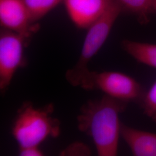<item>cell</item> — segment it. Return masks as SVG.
Masks as SVG:
<instances>
[{
    "label": "cell",
    "mask_w": 156,
    "mask_h": 156,
    "mask_svg": "<svg viewBox=\"0 0 156 156\" xmlns=\"http://www.w3.org/2000/svg\"><path fill=\"white\" fill-rule=\"evenodd\" d=\"M53 111V104L42 108H35L30 102L23 105L12 127V134L19 147L39 146L48 138L60 135V122L52 117Z\"/></svg>",
    "instance_id": "7a4b0ae2"
},
{
    "label": "cell",
    "mask_w": 156,
    "mask_h": 156,
    "mask_svg": "<svg viewBox=\"0 0 156 156\" xmlns=\"http://www.w3.org/2000/svg\"><path fill=\"white\" fill-rule=\"evenodd\" d=\"M33 22L37 23L63 0H23Z\"/></svg>",
    "instance_id": "8fae6325"
},
{
    "label": "cell",
    "mask_w": 156,
    "mask_h": 156,
    "mask_svg": "<svg viewBox=\"0 0 156 156\" xmlns=\"http://www.w3.org/2000/svg\"><path fill=\"white\" fill-rule=\"evenodd\" d=\"M120 6L122 12L134 15L142 24L150 21V15L153 14L152 0H113Z\"/></svg>",
    "instance_id": "30bf717a"
},
{
    "label": "cell",
    "mask_w": 156,
    "mask_h": 156,
    "mask_svg": "<svg viewBox=\"0 0 156 156\" xmlns=\"http://www.w3.org/2000/svg\"><path fill=\"white\" fill-rule=\"evenodd\" d=\"M122 13L120 6L113 0H111L105 11L87 28L78 62L66 73V79L70 84L80 86L90 71L89 63L105 42L117 17Z\"/></svg>",
    "instance_id": "3957f363"
},
{
    "label": "cell",
    "mask_w": 156,
    "mask_h": 156,
    "mask_svg": "<svg viewBox=\"0 0 156 156\" xmlns=\"http://www.w3.org/2000/svg\"><path fill=\"white\" fill-rule=\"evenodd\" d=\"M138 104L145 115L156 123V81L145 91Z\"/></svg>",
    "instance_id": "7c38bea8"
},
{
    "label": "cell",
    "mask_w": 156,
    "mask_h": 156,
    "mask_svg": "<svg viewBox=\"0 0 156 156\" xmlns=\"http://www.w3.org/2000/svg\"><path fill=\"white\" fill-rule=\"evenodd\" d=\"M67 13L73 24L87 29L105 11L111 0H63Z\"/></svg>",
    "instance_id": "52a82bcc"
},
{
    "label": "cell",
    "mask_w": 156,
    "mask_h": 156,
    "mask_svg": "<svg viewBox=\"0 0 156 156\" xmlns=\"http://www.w3.org/2000/svg\"><path fill=\"white\" fill-rule=\"evenodd\" d=\"M0 24L1 28L31 38L39 28L23 0H0Z\"/></svg>",
    "instance_id": "8992f818"
},
{
    "label": "cell",
    "mask_w": 156,
    "mask_h": 156,
    "mask_svg": "<svg viewBox=\"0 0 156 156\" xmlns=\"http://www.w3.org/2000/svg\"><path fill=\"white\" fill-rule=\"evenodd\" d=\"M121 136L135 156H156V134L122 123Z\"/></svg>",
    "instance_id": "ba28073f"
},
{
    "label": "cell",
    "mask_w": 156,
    "mask_h": 156,
    "mask_svg": "<svg viewBox=\"0 0 156 156\" xmlns=\"http://www.w3.org/2000/svg\"><path fill=\"white\" fill-rule=\"evenodd\" d=\"M31 38L5 28L0 31V90L8 88L17 71L26 65L24 48Z\"/></svg>",
    "instance_id": "5b68a950"
},
{
    "label": "cell",
    "mask_w": 156,
    "mask_h": 156,
    "mask_svg": "<svg viewBox=\"0 0 156 156\" xmlns=\"http://www.w3.org/2000/svg\"><path fill=\"white\" fill-rule=\"evenodd\" d=\"M80 87L86 90H100L105 95L127 103L138 104L145 91L134 78L116 71H90Z\"/></svg>",
    "instance_id": "277c9868"
},
{
    "label": "cell",
    "mask_w": 156,
    "mask_h": 156,
    "mask_svg": "<svg viewBox=\"0 0 156 156\" xmlns=\"http://www.w3.org/2000/svg\"><path fill=\"white\" fill-rule=\"evenodd\" d=\"M122 47L136 62L156 68V44L124 39Z\"/></svg>",
    "instance_id": "9c48e42d"
},
{
    "label": "cell",
    "mask_w": 156,
    "mask_h": 156,
    "mask_svg": "<svg viewBox=\"0 0 156 156\" xmlns=\"http://www.w3.org/2000/svg\"><path fill=\"white\" fill-rule=\"evenodd\" d=\"M128 104L104 95L100 99L90 100L80 108L78 128L91 138L98 156L117 155L121 136L120 115Z\"/></svg>",
    "instance_id": "6da1fadb"
},
{
    "label": "cell",
    "mask_w": 156,
    "mask_h": 156,
    "mask_svg": "<svg viewBox=\"0 0 156 156\" xmlns=\"http://www.w3.org/2000/svg\"><path fill=\"white\" fill-rule=\"evenodd\" d=\"M19 154L22 156H44V153L39 149V146L20 147L19 149Z\"/></svg>",
    "instance_id": "5bb4252c"
},
{
    "label": "cell",
    "mask_w": 156,
    "mask_h": 156,
    "mask_svg": "<svg viewBox=\"0 0 156 156\" xmlns=\"http://www.w3.org/2000/svg\"><path fill=\"white\" fill-rule=\"evenodd\" d=\"M62 155L66 156H89L91 154L89 147L83 144L75 142L69 145L62 151Z\"/></svg>",
    "instance_id": "4fadbf2b"
},
{
    "label": "cell",
    "mask_w": 156,
    "mask_h": 156,
    "mask_svg": "<svg viewBox=\"0 0 156 156\" xmlns=\"http://www.w3.org/2000/svg\"><path fill=\"white\" fill-rule=\"evenodd\" d=\"M151 9L153 13H156V0H152Z\"/></svg>",
    "instance_id": "9a60e30c"
}]
</instances>
